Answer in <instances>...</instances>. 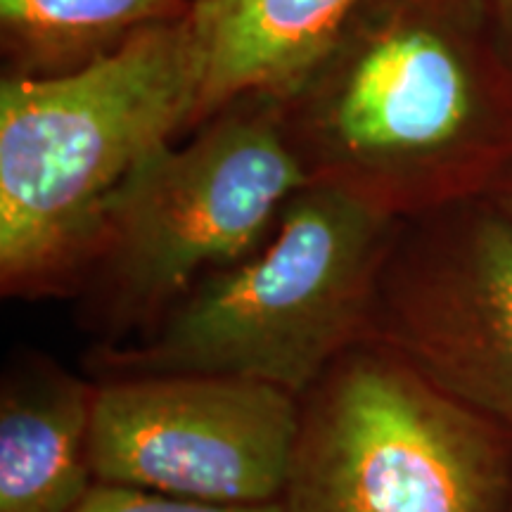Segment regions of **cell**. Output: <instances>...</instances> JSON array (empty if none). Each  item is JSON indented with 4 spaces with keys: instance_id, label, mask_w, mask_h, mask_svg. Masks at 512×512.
Masks as SVG:
<instances>
[{
    "instance_id": "cell-2",
    "label": "cell",
    "mask_w": 512,
    "mask_h": 512,
    "mask_svg": "<svg viewBox=\"0 0 512 512\" xmlns=\"http://www.w3.org/2000/svg\"><path fill=\"white\" fill-rule=\"evenodd\" d=\"M195 102L190 15L72 74H3V297H76L114 200L155 152L188 136Z\"/></svg>"
},
{
    "instance_id": "cell-13",
    "label": "cell",
    "mask_w": 512,
    "mask_h": 512,
    "mask_svg": "<svg viewBox=\"0 0 512 512\" xmlns=\"http://www.w3.org/2000/svg\"><path fill=\"white\" fill-rule=\"evenodd\" d=\"M486 197H489V200L494 202L496 207L501 209L503 214L512 221V169L505 171V174L501 176V181L491 188V192Z\"/></svg>"
},
{
    "instance_id": "cell-8",
    "label": "cell",
    "mask_w": 512,
    "mask_h": 512,
    "mask_svg": "<svg viewBox=\"0 0 512 512\" xmlns=\"http://www.w3.org/2000/svg\"><path fill=\"white\" fill-rule=\"evenodd\" d=\"M197 102L190 133L247 95H285L366 0H190Z\"/></svg>"
},
{
    "instance_id": "cell-3",
    "label": "cell",
    "mask_w": 512,
    "mask_h": 512,
    "mask_svg": "<svg viewBox=\"0 0 512 512\" xmlns=\"http://www.w3.org/2000/svg\"><path fill=\"white\" fill-rule=\"evenodd\" d=\"M399 219L323 183L285 204L271 235L204 275L136 342L93 344L95 382L143 375H228L302 396L366 342L377 278Z\"/></svg>"
},
{
    "instance_id": "cell-7",
    "label": "cell",
    "mask_w": 512,
    "mask_h": 512,
    "mask_svg": "<svg viewBox=\"0 0 512 512\" xmlns=\"http://www.w3.org/2000/svg\"><path fill=\"white\" fill-rule=\"evenodd\" d=\"M302 399L228 375H143L95 389V482L190 501L264 505L283 498Z\"/></svg>"
},
{
    "instance_id": "cell-11",
    "label": "cell",
    "mask_w": 512,
    "mask_h": 512,
    "mask_svg": "<svg viewBox=\"0 0 512 512\" xmlns=\"http://www.w3.org/2000/svg\"><path fill=\"white\" fill-rule=\"evenodd\" d=\"M76 512H283V505L280 501L264 505L190 501V498L166 496L136 486L95 482Z\"/></svg>"
},
{
    "instance_id": "cell-9",
    "label": "cell",
    "mask_w": 512,
    "mask_h": 512,
    "mask_svg": "<svg viewBox=\"0 0 512 512\" xmlns=\"http://www.w3.org/2000/svg\"><path fill=\"white\" fill-rule=\"evenodd\" d=\"M98 382L24 351L0 382V512H76L95 484Z\"/></svg>"
},
{
    "instance_id": "cell-5",
    "label": "cell",
    "mask_w": 512,
    "mask_h": 512,
    "mask_svg": "<svg viewBox=\"0 0 512 512\" xmlns=\"http://www.w3.org/2000/svg\"><path fill=\"white\" fill-rule=\"evenodd\" d=\"M283 512H512V439L373 339L302 396Z\"/></svg>"
},
{
    "instance_id": "cell-1",
    "label": "cell",
    "mask_w": 512,
    "mask_h": 512,
    "mask_svg": "<svg viewBox=\"0 0 512 512\" xmlns=\"http://www.w3.org/2000/svg\"><path fill=\"white\" fill-rule=\"evenodd\" d=\"M278 100L309 183L392 219L512 169V62L479 0H366Z\"/></svg>"
},
{
    "instance_id": "cell-10",
    "label": "cell",
    "mask_w": 512,
    "mask_h": 512,
    "mask_svg": "<svg viewBox=\"0 0 512 512\" xmlns=\"http://www.w3.org/2000/svg\"><path fill=\"white\" fill-rule=\"evenodd\" d=\"M190 8V0H0L3 74H72Z\"/></svg>"
},
{
    "instance_id": "cell-4",
    "label": "cell",
    "mask_w": 512,
    "mask_h": 512,
    "mask_svg": "<svg viewBox=\"0 0 512 512\" xmlns=\"http://www.w3.org/2000/svg\"><path fill=\"white\" fill-rule=\"evenodd\" d=\"M306 183L280 100L230 102L119 192L74 297L81 328L100 347L145 337L204 275L252 254Z\"/></svg>"
},
{
    "instance_id": "cell-6",
    "label": "cell",
    "mask_w": 512,
    "mask_h": 512,
    "mask_svg": "<svg viewBox=\"0 0 512 512\" xmlns=\"http://www.w3.org/2000/svg\"><path fill=\"white\" fill-rule=\"evenodd\" d=\"M368 339L512 439V221L489 197L399 221Z\"/></svg>"
},
{
    "instance_id": "cell-12",
    "label": "cell",
    "mask_w": 512,
    "mask_h": 512,
    "mask_svg": "<svg viewBox=\"0 0 512 512\" xmlns=\"http://www.w3.org/2000/svg\"><path fill=\"white\" fill-rule=\"evenodd\" d=\"M501 48L512 62V0H479Z\"/></svg>"
}]
</instances>
